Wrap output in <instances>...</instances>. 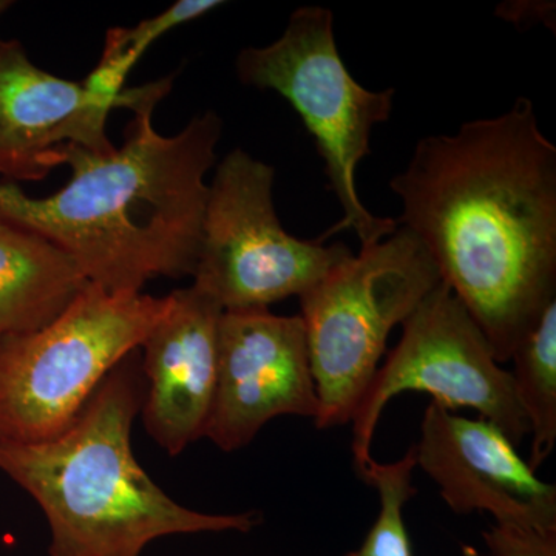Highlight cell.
<instances>
[{
    "label": "cell",
    "instance_id": "6da1fadb",
    "mask_svg": "<svg viewBox=\"0 0 556 556\" xmlns=\"http://www.w3.org/2000/svg\"><path fill=\"white\" fill-rule=\"evenodd\" d=\"M415 233L500 364L556 299V148L535 105L417 142L391 178Z\"/></svg>",
    "mask_w": 556,
    "mask_h": 556
},
{
    "label": "cell",
    "instance_id": "7a4b0ae2",
    "mask_svg": "<svg viewBox=\"0 0 556 556\" xmlns=\"http://www.w3.org/2000/svg\"><path fill=\"white\" fill-rule=\"evenodd\" d=\"M172 78L135 89V118L119 149L97 153L68 144L64 189L30 199L14 182L0 185V218L39 233L75 260L91 285L138 294L156 277L193 276L203 230L207 172L217 159L223 121L195 116L175 137H163L153 110Z\"/></svg>",
    "mask_w": 556,
    "mask_h": 556
},
{
    "label": "cell",
    "instance_id": "3957f363",
    "mask_svg": "<svg viewBox=\"0 0 556 556\" xmlns=\"http://www.w3.org/2000/svg\"><path fill=\"white\" fill-rule=\"evenodd\" d=\"M137 351L113 369L58 437L0 441V471L38 503L50 556H141L159 538L251 532L257 515H208L172 500L139 466L131 427L144 402Z\"/></svg>",
    "mask_w": 556,
    "mask_h": 556
},
{
    "label": "cell",
    "instance_id": "277c9868",
    "mask_svg": "<svg viewBox=\"0 0 556 556\" xmlns=\"http://www.w3.org/2000/svg\"><path fill=\"white\" fill-rule=\"evenodd\" d=\"M236 67L244 86L281 94L316 142L329 190L343 211L318 243L343 230H353L361 248L393 236L396 218L376 217L358 199L356 170L371 153L372 129L390 119L394 89H365L348 72L336 43L332 11L324 7L295 10L276 42L241 50Z\"/></svg>",
    "mask_w": 556,
    "mask_h": 556
},
{
    "label": "cell",
    "instance_id": "5b68a950",
    "mask_svg": "<svg viewBox=\"0 0 556 556\" xmlns=\"http://www.w3.org/2000/svg\"><path fill=\"white\" fill-rule=\"evenodd\" d=\"M441 283L426 247L399 226L393 236L340 262L299 298L316 382L317 428L351 422L391 331Z\"/></svg>",
    "mask_w": 556,
    "mask_h": 556
},
{
    "label": "cell",
    "instance_id": "8992f818",
    "mask_svg": "<svg viewBox=\"0 0 556 556\" xmlns=\"http://www.w3.org/2000/svg\"><path fill=\"white\" fill-rule=\"evenodd\" d=\"M169 309V295L87 285L46 328L0 339V441L58 437Z\"/></svg>",
    "mask_w": 556,
    "mask_h": 556
},
{
    "label": "cell",
    "instance_id": "52a82bcc",
    "mask_svg": "<svg viewBox=\"0 0 556 556\" xmlns=\"http://www.w3.org/2000/svg\"><path fill=\"white\" fill-rule=\"evenodd\" d=\"M274 178L273 166L236 149L208 185L193 287L223 311L269 309L302 298L351 255L346 244L288 233L274 207Z\"/></svg>",
    "mask_w": 556,
    "mask_h": 556
},
{
    "label": "cell",
    "instance_id": "ba28073f",
    "mask_svg": "<svg viewBox=\"0 0 556 556\" xmlns=\"http://www.w3.org/2000/svg\"><path fill=\"white\" fill-rule=\"evenodd\" d=\"M404 332L369 383L353 419L356 470L367 466L376 428L391 399L408 391L428 393L441 407L471 408L518 445L530 434L514 376L463 303L444 283L405 321Z\"/></svg>",
    "mask_w": 556,
    "mask_h": 556
},
{
    "label": "cell",
    "instance_id": "9c48e42d",
    "mask_svg": "<svg viewBox=\"0 0 556 556\" xmlns=\"http://www.w3.org/2000/svg\"><path fill=\"white\" fill-rule=\"evenodd\" d=\"M318 399L300 316L269 309L225 311L218 369L204 438L223 452L243 448L280 416L316 420Z\"/></svg>",
    "mask_w": 556,
    "mask_h": 556
},
{
    "label": "cell",
    "instance_id": "30bf717a",
    "mask_svg": "<svg viewBox=\"0 0 556 556\" xmlns=\"http://www.w3.org/2000/svg\"><path fill=\"white\" fill-rule=\"evenodd\" d=\"M417 467L457 515L489 511L496 525L554 532L556 486L536 477L495 424L467 419L431 402L424 413Z\"/></svg>",
    "mask_w": 556,
    "mask_h": 556
},
{
    "label": "cell",
    "instance_id": "8fae6325",
    "mask_svg": "<svg viewBox=\"0 0 556 556\" xmlns=\"http://www.w3.org/2000/svg\"><path fill=\"white\" fill-rule=\"evenodd\" d=\"M223 313L217 300L193 285L177 289L169 309L142 342V420L170 456L204 438L217 386Z\"/></svg>",
    "mask_w": 556,
    "mask_h": 556
},
{
    "label": "cell",
    "instance_id": "7c38bea8",
    "mask_svg": "<svg viewBox=\"0 0 556 556\" xmlns=\"http://www.w3.org/2000/svg\"><path fill=\"white\" fill-rule=\"evenodd\" d=\"M109 113L83 84L39 68L20 40L0 38V175L9 182L42 181L61 166L64 146L115 150Z\"/></svg>",
    "mask_w": 556,
    "mask_h": 556
},
{
    "label": "cell",
    "instance_id": "4fadbf2b",
    "mask_svg": "<svg viewBox=\"0 0 556 556\" xmlns=\"http://www.w3.org/2000/svg\"><path fill=\"white\" fill-rule=\"evenodd\" d=\"M87 285L67 252L0 218V339L46 328Z\"/></svg>",
    "mask_w": 556,
    "mask_h": 556
},
{
    "label": "cell",
    "instance_id": "5bb4252c",
    "mask_svg": "<svg viewBox=\"0 0 556 556\" xmlns=\"http://www.w3.org/2000/svg\"><path fill=\"white\" fill-rule=\"evenodd\" d=\"M510 361L515 390L532 433L527 464L536 471L556 444V299L519 340Z\"/></svg>",
    "mask_w": 556,
    "mask_h": 556
},
{
    "label": "cell",
    "instance_id": "9a60e30c",
    "mask_svg": "<svg viewBox=\"0 0 556 556\" xmlns=\"http://www.w3.org/2000/svg\"><path fill=\"white\" fill-rule=\"evenodd\" d=\"M416 467V444H413L396 463L380 464L371 459L357 470L358 477L378 490L380 508L364 544L345 556H413L404 507L417 493L412 482Z\"/></svg>",
    "mask_w": 556,
    "mask_h": 556
},
{
    "label": "cell",
    "instance_id": "2e32d148",
    "mask_svg": "<svg viewBox=\"0 0 556 556\" xmlns=\"http://www.w3.org/2000/svg\"><path fill=\"white\" fill-rule=\"evenodd\" d=\"M219 5H225V2H219V0H178L163 13L139 22L137 27L110 28L105 38L113 40L137 64L142 54L161 36L186 22L199 20L208 11L218 9Z\"/></svg>",
    "mask_w": 556,
    "mask_h": 556
},
{
    "label": "cell",
    "instance_id": "e0dca14e",
    "mask_svg": "<svg viewBox=\"0 0 556 556\" xmlns=\"http://www.w3.org/2000/svg\"><path fill=\"white\" fill-rule=\"evenodd\" d=\"M492 556H556V530L541 532L529 527L493 525L482 533Z\"/></svg>",
    "mask_w": 556,
    "mask_h": 556
},
{
    "label": "cell",
    "instance_id": "ac0fdd59",
    "mask_svg": "<svg viewBox=\"0 0 556 556\" xmlns=\"http://www.w3.org/2000/svg\"><path fill=\"white\" fill-rule=\"evenodd\" d=\"M555 2H541V0H519V2H504L497 5L496 14L503 21L511 22L518 27H530L541 24L555 31Z\"/></svg>",
    "mask_w": 556,
    "mask_h": 556
},
{
    "label": "cell",
    "instance_id": "d6986e66",
    "mask_svg": "<svg viewBox=\"0 0 556 556\" xmlns=\"http://www.w3.org/2000/svg\"><path fill=\"white\" fill-rule=\"evenodd\" d=\"M11 5H13V2H9V0H0V16H2Z\"/></svg>",
    "mask_w": 556,
    "mask_h": 556
}]
</instances>
